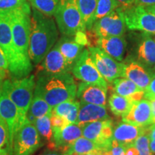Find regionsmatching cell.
<instances>
[{
	"label": "cell",
	"mask_w": 155,
	"mask_h": 155,
	"mask_svg": "<svg viewBox=\"0 0 155 155\" xmlns=\"http://www.w3.org/2000/svg\"><path fill=\"white\" fill-rule=\"evenodd\" d=\"M58 32L55 21L33 8L31 17L29 57L35 65L41 63L56 44Z\"/></svg>",
	"instance_id": "obj_1"
},
{
	"label": "cell",
	"mask_w": 155,
	"mask_h": 155,
	"mask_svg": "<svg viewBox=\"0 0 155 155\" xmlns=\"http://www.w3.org/2000/svg\"><path fill=\"white\" fill-rule=\"evenodd\" d=\"M35 94L40 95L52 108L76 98L77 86L71 73L50 74L38 71Z\"/></svg>",
	"instance_id": "obj_2"
},
{
	"label": "cell",
	"mask_w": 155,
	"mask_h": 155,
	"mask_svg": "<svg viewBox=\"0 0 155 155\" xmlns=\"http://www.w3.org/2000/svg\"><path fill=\"white\" fill-rule=\"evenodd\" d=\"M0 48L8 61L9 73L12 78H22L30 75L33 68L32 64L23 60L17 53L8 12H0Z\"/></svg>",
	"instance_id": "obj_3"
},
{
	"label": "cell",
	"mask_w": 155,
	"mask_h": 155,
	"mask_svg": "<svg viewBox=\"0 0 155 155\" xmlns=\"http://www.w3.org/2000/svg\"><path fill=\"white\" fill-rule=\"evenodd\" d=\"M35 75H30L22 78L4 80L2 86L17 106L21 126L27 119V115L34 97Z\"/></svg>",
	"instance_id": "obj_4"
},
{
	"label": "cell",
	"mask_w": 155,
	"mask_h": 155,
	"mask_svg": "<svg viewBox=\"0 0 155 155\" xmlns=\"http://www.w3.org/2000/svg\"><path fill=\"white\" fill-rule=\"evenodd\" d=\"M31 10L20 9L9 12L15 47L21 58L32 63L29 57V44L31 29Z\"/></svg>",
	"instance_id": "obj_5"
},
{
	"label": "cell",
	"mask_w": 155,
	"mask_h": 155,
	"mask_svg": "<svg viewBox=\"0 0 155 155\" xmlns=\"http://www.w3.org/2000/svg\"><path fill=\"white\" fill-rule=\"evenodd\" d=\"M60 32L64 36H74L78 31H86L77 0H61L55 13Z\"/></svg>",
	"instance_id": "obj_6"
},
{
	"label": "cell",
	"mask_w": 155,
	"mask_h": 155,
	"mask_svg": "<svg viewBox=\"0 0 155 155\" xmlns=\"http://www.w3.org/2000/svg\"><path fill=\"white\" fill-rule=\"evenodd\" d=\"M44 145L35 126L27 119L13 139V155H32Z\"/></svg>",
	"instance_id": "obj_7"
},
{
	"label": "cell",
	"mask_w": 155,
	"mask_h": 155,
	"mask_svg": "<svg viewBox=\"0 0 155 155\" xmlns=\"http://www.w3.org/2000/svg\"><path fill=\"white\" fill-rule=\"evenodd\" d=\"M88 50L96 68L107 82L124 77V63L117 61L98 47H88Z\"/></svg>",
	"instance_id": "obj_8"
},
{
	"label": "cell",
	"mask_w": 155,
	"mask_h": 155,
	"mask_svg": "<svg viewBox=\"0 0 155 155\" xmlns=\"http://www.w3.org/2000/svg\"><path fill=\"white\" fill-rule=\"evenodd\" d=\"M71 73L75 78L82 82L99 85L106 88H108L107 81L96 68L88 49L83 50L80 57L73 65Z\"/></svg>",
	"instance_id": "obj_9"
},
{
	"label": "cell",
	"mask_w": 155,
	"mask_h": 155,
	"mask_svg": "<svg viewBox=\"0 0 155 155\" xmlns=\"http://www.w3.org/2000/svg\"><path fill=\"white\" fill-rule=\"evenodd\" d=\"M126 25L124 11L117 8L109 15L95 21L91 30L98 38L100 37L124 36Z\"/></svg>",
	"instance_id": "obj_10"
},
{
	"label": "cell",
	"mask_w": 155,
	"mask_h": 155,
	"mask_svg": "<svg viewBox=\"0 0 155 155\" xmlns=\"http://www.w3.org/2000/svg\"><path fill=\"white\" fill-rule=\"evenodd\" d=\"M123 11L126 25L129 30L155 35V15L144 7L134 5Z\"/></svg>",
	"instance_id": "obj_11"
},
{
	"label": "cell",
	"mask_w": 155,
	"mask_h": 155,
	"mask_svg": "<svg viewBox=\"0 0 155 155\" xmlns=\"http://www.w3.org/2000/svg\"><path fill=\"white\" fill-rule=\"evenodd\" d=\"M113 124L110 119L93 121L82 127L83 137L98 144L104 150H111Z\"/></svg>",
	"instance_id": "obj_12"
},
{
	"label": "cell",
	"mask_w": 155,
	"mask_h": 155,
	"mask_svg": "<svg viewBox=\"0 0 155 155\" xmlns=\"http://www.w3.org/2000/svg\"><path fill=\"white\" fill-rule=\"evenodd\" d=\"M0 116L8 126L10 138L13 143L15 134L21 127L19 111L2 86L0 87Z\"/></svg>",
	"instance_id": "obj_13"
},
{
	"label": "cell",
	"mask_w": 155,
	"mask_h": 155,
	"mask_svg": "<svg viewBox=\"0 0 155 155\" xmlns=\"http://www.w3.org/2000/svg\"><path fill=\"white\" fill-rule=\"evenodd\" d=\"M124 122L139 127H147L152 124L153 116L150 101L142 99L134 102L131 109L122 116Z\"/></svg>",
	"instance_id": "obj_14"
},
{
	"label": "cell",
	"mask_w": 155,
	"mask_h": 155,
	"mask_svg": "<svg viewBox=\"0 0 155 155\" xmlns=\"http://www.w3.org/2000/svg\"><path fill=\"white\" fill-rule=\"evenodd\" d=\"M107 88L85 82H81L77 87L76 98L80 102L106 106Z\"/></svg>",
	"instance_id": "obj_15"
},
{
	"label": "cell",
	"mask_w": 155,
	"mask_h": 155,
	"mask_svg": "<svg viewBox=\"0 0 155 155\" xmlns=\"http://www.w3.org/2000/svg\"><path fill=\"white\" fill-rule=\"evenodd\" d=\"M53 131V150H61L64 154L75 140L83 136L82 127L76 124H69Z\"/></svg>",
	"instance_id": "obj_16"
},
{
	"label": "cell",
	"mask_w": 155,
	"mask_h": 155,
	"mask_svg": "<svg viewBox=\"0 0 155 155\" xmlns=\"http://www.w3.org/2000/svg\"><path fill=\"white\" fill-rule=\"evenodd\" d=\"M154 73L150 71L149 68L136 61H130L124 63V77L133 81L142 90H145Z\"/></svg>",
	"instance_id": "obj_17"
},
{
	"label": "cell",
	"mask_w": 155,
	"mask_h": 155,
	"mask_svg": "<svg viewBox=\"0 0 155 155\" xmlns=\"http://www.w3.org/2000/svg\"><path fill=\"white\" fill-rule=\"evenodd\" d=\"M38 71L50 74H60L71 72V70L68 65L65 58L62 55L56 45H54V47L42 60Z\"/></svg>",
	"instance_id": "obj_18"
},
{
	"label": "cell",
	"mask_w": 155,
	"mask_h": 155,
	"mask_svg": "<svg viewBox=\"0 0 155 155\" xmlns=\"http://www.w3.org/2000/svg\"><path fill=\"white\" fill-rule=\"evenodd\" d=\"M96 47L117 61L121 62L125 54L127 42L124 36L100 37L97 40Z\"/></svg>",
	"instance_id": "obj_19"
},
{
	"label": "cell",
	"mask_w": 155,
	"mask_h": 155,
	"mask_svg": "<svg viewBox=\"0 0 155 155\" xmlns=\"http://www.w3.org/2000/svg\"><path fill=\"white\" fill-rule=\"evenodd\" d=\"M109 119L106 106L80 102L78 114L75 124L81 127L93 121Z\"/></svg>",
	"instance_id": "obj_20"
},
{
	"label": "cell",
	"mask_w": 155,
	"mask_h": 155,
	"mask_svg": "<svg viewBox=\"0 0 155 155\" xmlns=\"http://www.w3.org/2000/svg\"><path fill=\"white\" fill-rule=\"evenodd\" d=\"M145 127H139L123 122L114 129L113 139L125 147L133 146L138 137L144 132Z\"/></svg>",
	"instance_id": "obj_21"
},
{
	"label": "cell",
	"mask_w": 155,
	"mask_h": 155,
	"mask_svg": "<svg viewBox=\"0 0 155 155\" xmlns=\"http://www.w3.org/2000/svg\"><path fill=\"white\" fill-rule=\"evenodd\" d=\"M55 45L65 58L69 68L72 70L73 65L84 50V47L78 44L75 41L74 38L71 36L62 37Z\"/></svg>",
	"instance_id": "obj_22"
},
{
	"label": "cell",
	"mask_w": 155,
	"mask_h": 155,
	"mask_svg": "<svg viewBox=\"0 0 155 155\" xmlns=\"http://www.w3.org/2000/svg\"><path fill=\"white\" fill-rule=\"evenodd\" d=\"M114 94L130 98L134 102L144 98V91L128 78H116L112 81Z\"/></svg>",
	"instance_id": "obj_23"
},
{
	"label": "cell",
	"mask_w": 155,
	"mask_h": 155,
	"mask_svg": "<svg viewBox=\"0 0 155 155\" xmlns=\"http://www.w3.org/2000/svg\"><path fill=\"white\" fill-rule=\"evenodd\" d=\"M144 33L137 50V61L147 68L155 65V39Z\"/></svg>",
	"instance_id": "obj_24"
},
{
	"label": "cell",
	"mask_w": 155,
	"mask_h": 155,
	"mask_svg": "<svg viewBox=\"0 0 155 155\" xmlns=\"http://www.w3.org/2000/svg\"><path fill=\"white\" fill-rule=\"evenodd\" d=\"M53 108L48 104L42 97L38 94H35L29 108L27 119L33 124L37 118L43 116H52Z\"/></svg>",
	"instance_id": "obj_25"
},
{
	"label": "cell",
	"mask_w": 155,
	"mask_h": 155,
	"mask_svg": "<svg viewBox=\"0 0 155 155\" xmlns=\"http://www.w3.org/2000/svg\"><path fill=\"white\" fill-rule=\"evenodd\" d=\"M80 101L71 100L62 102L53 108L52 114L61 116L67 120L69 124H75L78 114Z\"/></svg>",
	"instance_id": "obj_26"
},
{
	"label": "cell",
	"mask_w": 155,
	"mask_h": 155,
	"mask_svg": "<svg viewBox=\"0 0 155 155\" xmlns=\"http://www.w3.org/2000/svg\"><path fill=\"white\" fill-rule=\"evenodd\" d=\"M98 150L104 149H102L94 141L82 136L70 146L65 154L70 155H85L89 153H93Z\"/></svg>",
	"instance_id": "obj_27"
},
{
	"label": "cell",
	"mask_w": 155,
	"mask_h": 155,
	"mask_svg": "<svg viewBox=\"0 0 155 155\" xmlns=\"http://www.w3.org/2000/svg\"><path fill=\"white\" fill-rule=\"evenodd\" d=\"M77 2L83 24L86 30H91L94 23V17L98 0H77Z\"/></svg>",
	"instance_id": "obj_28"
},
{
	"label": "cell",
	"mask_w": 155,
	"mask_h": 155,
	"mask_svg": "<svg viewBox=\"0 0 155 155\" xmlns=\"http://www.w3.org/2000/svg\"><path fill=\"white\" fill-rule=\"evenodd\" d=\"M51 116H43L37 118L33 124L43 139L48 142L50 150H53V131L51 124Z\"/></svg>",
	"instance_id": "obj_29"
},
{
	"label": "cell",
	"mask_w": 155,
	"mask_h": 155,
	"mask_svg": "<svg viewBox=\"0 0 155 155\" xmlns=\"http://www.w3.org/2000/svg\"><path fill=\"white\" fill-rule=\"evenodd\" d=\"M134 101L130 98L113 94L108 100L110 109L116 116H124L131 109Z\"/></svg>",
	"instance_id": "obj_30"
},
{
	"label": "cell",
	"mask_w": 155,
	"mask_h": 155,
	"mask_svg": "<svg viewBox=\"0 0 155 155\" xmlns=\"http://www.w3.org/2000/svg\"><path fill=\"white\" fill-rule=\"evenodd\" d=\"M0 155H13V143L8 126L0 116Z\"/></svg>",
	"instance_id": "obj_31"
},
{
	"label": "cell",
	"mask_w": 155,
	"mask_h": 155,
	"mask_svg": "<svg viewBox=\"0 0 155 155\" xmlns=\"http://www.w3.org/2000/svg\"><path fill=\"white\" fill-rule=\"evenodd\" d=\"M33 8L48 17L55 15L61 0H29Z\"/></svg>",
	"instance_id": "obj_32"
},
{
	"label": "cell",
	"mask_w": 155,
	"mask_h": 155,
	"mask_svg": "<svg viewBox=\"0 0 155 155\" xmlns=\"http://www.w3.org/2000/svg\"><path fill=\"white\" fill-rule=\"evenodd\" d=\"M119 7V3L116 0H98L94 17V22L97 19L109 15Z\"/></svg>",
	"instance_id": "obj_33"
},
{
	"label": "cell",
	"mask_w": 155,
	"mask_h": 155,
	"mask_svg": "<svg viewBox=\"0 0 155 155\" xmlns=\"http://www.w3.org/2000/svg\"><path fill=\"white\" fill-rule=\"evenodd\" d=\"M20 9H30L28 0H0V12H9Z\"/></svg>",
	"instance_id": "obj_34"
},
{
	"label": "cell",
	"mask_w": 155,
	"mask_h": 155,
	"mask_svg": "<svg viewBox=\"0 0 155 155\" xmlns=\"http://www.w3.org/2000/svg\"><path fill=\"white\" fill-rule=\"evenodd\" d=\"M134 146L139 151V155H152L150 149V139L146 134L139 136L134 141Z\"/></svg>",
	"instance_id": "obj_35"
},
{
	"label": "cell",
	"mask_w": 155,
	"mask_h": 155,
	"mask_svg": "<svg viewBox=\"0 0 155 155\" xmlns=\"http://www.w3.org/2000/svg\"><path fill=\"white\" fill-rule=\"evenodd\" d=\"M74 38L75 41L77 42L78 44L81 45L83 46H88L89 47L90 46V42H89V39L88 37V35L86 33V31H78L77 32L75 35L73 37Z\"/></svg>",
	"instance_id": "obj_36"
},
{
	"label": "cell",
	"mask_w": 155,
	"mask_h": 155,
	"mask_svg": "<svg viewBox=\"0 0 155 155\" xmlns=\"http://www.w3.org/2000/svg\"><path fill=\"white\" fill-rule=\"evenodd\" d=\"M50 119H51V124L53 129H61V128H63L66 125L69 124V123L67 121L66 119L61 117V116L55 115V114H52Z\"/></svg>",
	"instance_id": "obj_37"
},
{
	"label": "cell",
	"mask_w": 155,
	"mask_h": 155,
	"mask_svg": "<svg viewBox=\"0 0 155 155\" xmlns=\"http://www.w3.org/2000/svg\"><path fill=\"white\" fill-rule=\"evenodd\" d=\"M144 98L148 101L155 98V73L151 80L150 84L144 90Z\"/></svg>",
	"instance_id": "obj_38"
},
{
	"label": "cell",
	"mask_w": 155,
	"mask_h": 155,
	"mask_svg": "<svg viewBox=\"0 0 155 155\" xmlns=\"http://www.w3.org/2000/svg\"><path fill=\"white\" fill-rule=\"evenodd\" d=\"M9 73V64L7 58L0 48V73L6 78Z\"/></svg>",
	"instance_id": "obj_39"
},
{
	"label": "cell",
	"mask_w": 155,
	"mask_h": 155,
	"mask_svg": "<svg viewBox=\"0 0 155 155\" xmlns=\"http://www.w3.org/2000/svg\"><path fill=\"white\" fill-rule=\"evenodd\" d=\"M111 154L112 155H125V147L119 144L117 141L112 139Z\"/></svg>",
	"instance_id": "obj_40"
},
{
	"label": "cell",
	"mask_w": 155,
	"mask_h": 155,
	"mask_svg": "<svg viewBox=\"0 0 155 155\" xmlns=\"http://www.w3.org/2000/svg\"><path fill=\"white\" fill-rule=\"evenodd\" d=\"M144 134L148 135L149 138L150 140H154L155 141V124H152L147 126V127H144Z\"/></svg>",
	"instance_id": "obj_41"
},
{
	"label": "cell",
	"mask_w": 155,
	"mask_h": 155,
	"mask_svg": "<svg viewBox=\"0 0 155 155\" xmlns=\"http://www.w3.org/2000/svg\"><path fill=\"white\" fill-rule=\"evenodd\" d=\"M116 1L119 3L120 8L122 9H127L135 5V0H116Z\"/></svg>",
	"instance_id": "obj_42"
},
{
	"label": "cell",
	"mask_w": 155,
	"mask_h": 155,
	"mask_svg": "<svg viewBox=\"0 0 155 155\" xmlns=\"http://www.w3.org/2000/svg\"><path fill=\"white\" fill-rule=\"evenodd\" d=\"M134 5L146 8L147 7L155 5V0H135Z\"/></svg>",
	"instance_id": "obj_43"
},
{
	"label": "cell",
	"mask_w": 155,
	"mask_h": 155,
	"mask_svg": "<svg viewBox=\"0 0 155 155\" xmlns=\"http://www.w3.org/2000/svg\"><path fill=\"white\" fill-rule=\"evenodd\" d=\"M125 155H139V153L137 149L133 145V146L126 147Z\"/></svg>",
	"instance_id": "obj_44"
},
{
	"label": "cell",
	"mask_w": 155,
	"mask_h": 155,
	"mask_svg": "<svg viewBox=\"0 0 155 155\" xmlns=\"http://www.w3.org/2000/svg\"><path fill=\"white\" fill-rule=\"evenodd\" d=\"M151 108H152V116L153 119H155V98L152 100L150 101Z\"/></svg>",
	"instance_id": "obj_45"
},
{
	"label": "cell",
	"mask_w": 155,
	"mask_h": 155,
	"mask_svg": "<svg viewBox=\"0 0 155 155\" xmlns=\"http://www.w3.org/2000/svg\"><path fill=\"white\" fill-rule=\"evenodd\" d=\"M150 149L152 155H155V141L150 140Z\"/></svg>",
	"instance_id": "obj_46"
},
{
	"label": "cell",
	"mask_w": 155,
	"mask_h": 155,
	"mask_svg": "<svg viewBox=\"0 0 155 155\" xmlns=\"http://www.w3.org/2000/svg\"><path fill=\"white\" fill-rule=\"evenodd\" d=\"M40 155H61V154H60L59 153L54 152L53 150H50V151H48V152H45L43 153H42V154Z\"/></svg>",
	"instance_id": "obj_47"
},
{
	"label": "cell",
	"mask_w": 155,
	"mask_h": 155,
	"mask_svg": "<svg viewBox=\"0 0 155 155\" xmlns=\"http://www.w3.org/2000/svg\"><path fill=\"white\" fill-rule=\"evenodd\" d=\"M145 9H146L148 12H150V13H152V14L155 15V5L150 6V7H147Z\"/></svg>",
	"instance_id": "obj_48"
},
{
	"label": "cell",
	"mask_w": 155,
	"mask_h": 155,
	"mask_svg": "<svg viewBox=\"0 0 155 155\" xmlns=\"http://www.w3.org/2000/svg\"><path fill=\"white\" fill-rule=\"evenodd\" d=\"M5 77L2 74H1V73H0V87H1L2 84L4 79H5Z\"/></svg>",
	"instance_id": "obj_49"
},
{
	"label": "cell",
	"mask_w": 155,
	"mask_h": 155,
	"mask_svg": "<svg viewBox=\"0 0 155 155\" xmlns=\"http://www.w3.org/2000/svg\"><path fill=\"white\" fill-rule=\"evenodd\" d=\"M85 155H100V154H96V153H89V154H86Z\"/></svg>",
	"instance_id": "obj_50"
},
{
	"label": "cell",
	"mask_w": 155,
	"mask_h": 155,
	"mask_svg": "<svg viewBox=\"0 0 155 155\" xmlns=\"http://www.w3.org/2000/svg\"><path fill=\"white\" fill-rule=\"evenodd\" d=\"M152 124H155V119H153V122H152Z\"/></svg>",
	"instance_id": "obj_51"
},
{
	"label": "cell",
	"mask_w": 155,
	"mask_h": 155,
	"mask_svg": "<svg viewBox=\"0 0 155 155\" xmlns=\"http://www.w3.org/2000/svg\"><path fill=\"white\" fill-rule=\"evenodd\" d=\"M63 155H70V154H63Z\"/></svg>",
	"instance_id": "obj_52"
},
{
	"label": "cell",
	"mask_w": 155,
	"mask_h": 155,
	"mask_svg": "<svg viewBox=\"0 0 155 155\" xmlns=\"http://www.w3.org/2000/svg\"><path fill=\"white\" fill-rule=\"evenodd\" d=\"M154 71H155V65H154Z\"/></svg>",
	"instance_id": "obj_53"
}]
</instances>
